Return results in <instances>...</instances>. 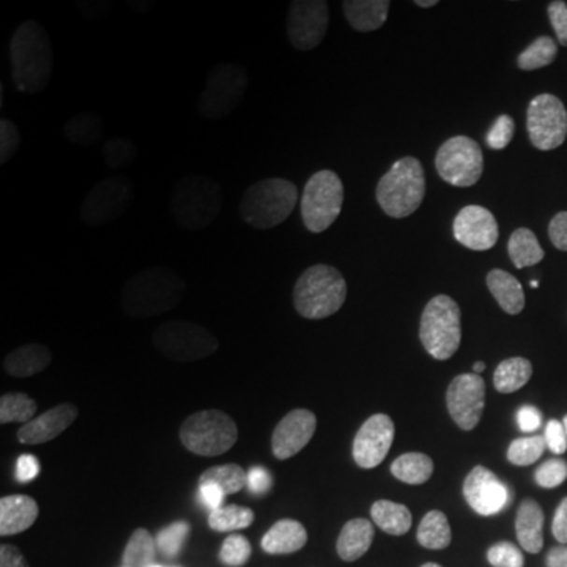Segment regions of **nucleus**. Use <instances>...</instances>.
I'll use <instances>...</instances> for the list:
<instances>
[{"label":"nucleus","instance_id":"nucleus-1","mask_svg":"<svg viewBox=\"0 0 567 567\" xmlns=\"http://www.w3.org/2000/svg\"><path fill=\"white\" fill-rule=\"evenodd\" d=\"M17 105L27 151L61 158L80 145L90 118V84L80 53L63 34H40L21 55Z\"/></svg>","mask_w":567,"mask_h":567},{"label":"nucleus","instance_id":"nucleus-2","mask_svg":"<svg viewBox=\"0 0 567 567\" xmlns=\"http://www.w3.org/2000/svg\"><path fill=\"white\" fill-rule=\"evenodd\" d=\"M310 473L295 452L260 444L231 452L203 484V513L210 526L245 530L268 526L305 499Z\"/></svg>","mask_w":567,"mask_h":567},{"label":"nucleus","instance_id":"nucleus-3","mask_svg":"<svg viewBox=\"0 0 567 567\" xmlns=\"http://www.w3.org/2000/svg\"><path fill=\"white\" fill-rule=\"evenodd\" d=\"M373 326L363 302L342 292H310L295 305L284 354L302 379L334 384L363 365Z\"/></svg>","mask_w":567,"mask_h":567},{"label":"nucleus","instance_id":"nucleus-4","mask_svg":"<svg viewBox=\"0 0 567 567\" xmlns=\"http://www.w3.org/2000/svg\"><path fill=\"white\" fill-rule=\"evenodd\" d=\"M494 334L492 305L476 297H442L410 316L400 337V360L423 381H455L486 358Z\"/></svg>","mask_w":567,"mask_h":567},{"label":"nucleus","instance_id":"nucleus-5","mask_svg":"<svg viewBox=\"0 0 567 567\" xmlns=\"http://www.w3.org/2000/svg\"><path fill=\"white\" fill-rule=\"evenodd\" d=\"M488 509L515 534L557 526L567 515V452L542 439L515 444L488 481Z\"/></svg>","mask_w":567,"mask_h":567},{"label":"nucleus","instance_id":"nucleus-6","mask_svg":"<svg viewBox=\"0 0 567 567\" xmlns=\"http://www.w3.org/2000/svg\"><path fill=\"white\" fill-rule=\"evenodd\" d=\"M413 118L394 105H365L344 126V140L329 163L326 182L342 200H368L389 187L413 151Z\"/></svg>","mask_w":567,"mask_h":567},{"label":"nucleus","instance_id":"nucleus-7","mask_svg":"<svg viewBox=\"0 0 567 567\" xmlns=\"http://www.w3.org/2000/svg\"><path fill=\"white\" fill-rule=\"evenodd\" d=\"M567 358V297L549 281L530 284L502 326V363L515 386L536 389Z\"/></svg>","mask_w":567,"mask_h":567},{"label":"nucleus","instance_id":"nucleus-8","mask_svg":"<svg viewBox=\"0 0 567 567\" xmlns=\"http://www.w3.org/2000/svg\"><path fill=\"white\" fill-rule=\"evenodd\" d=\"M224 331V310L208 292L176 295L158 305L134 342V365L151 379L176 375L208 358Z\"/></svg>","mask_w":567,"mask_h":567},{"label":"nucleus","instance_id":"nucleus-9","mask_svg":"<svg viewBox=\"0 0 567 567\" xmlns=\"http://www.w3.org/2000/svg\"><path fill=\"white\" fill-rule=\"evenodd\" d=\"M549 13L542 0H492L478 24V59L496 84L526 82L547 51Z\"/></svg>","mask_w":567,"mask_h":567},{"label":"nucleus","instance_id":"nucleus-10","mask_svg":"<svg viewBox=\"0 0 567 567\" xmlns=\"http://www.w3.org/2000/svg\"><path fill=\"white\" fill-rule=\"evenodd\" d=\"M105 226L118 239L153 245L172 231V205L161 187H134L118 195L105 210Z\"/></svg>","mask_w":567,"mask_h":567},{"label":"nucleus","instance_id":"nucleus-11","mask_svg":"<svg viewBox=\"0 0 567 567\" xmlns=\"http://www.w3.org/2000/svg\"><path fill=\"white\" fill-rule=\"evenodd\" d=\"M252 567H363V563L331 538L284 534L258 549Z\"/></svg>","mask_w":567,"mask_h":567},{"label":"nucleus","instance_id":"nucleus-12","mask_svg":"<svg viewBox=\"0 0 567 567\" xmlns=\"http://www.w3.org/2000/svg\"><path fill=\"white\" fill-rule=\"evenodd\" d=\"M168 258L182 281L203 284L229 264V243L210 229H187L174 237Z\"/></svg>","mask_w":567,"mask_h":567},{"label":"nucleus","instance_id":"nucleus-13","mask_svg":"<svg viewBox=\"0 0 567 567\" xmlns=\"http://www.w3.org/2000/svg\"><path fill=\"white\" fill-rule=\"evenodd\" d=\"M34 243L30 210L13 197L0 200V274H11L27 258Z\"/></svg>","mask_w":567,"mask_h":567},{"label":"nucleus","instance_id":"nucleus-14","mask_svg":"<svg viewBox=\"0 0 567 567\" xmlns=\"http://www.w3.org/2000/svg\"><path fill=\"white\" fill-rule=\"evenodd\" d=\"M132 13H134V21H140V27L145 32L151 34H163L166 30H172V27L179 24L184 19V6H176V3H153V6H132Z\"/></svg>","mask_w":567,"mask_h":567}]
</instances>
